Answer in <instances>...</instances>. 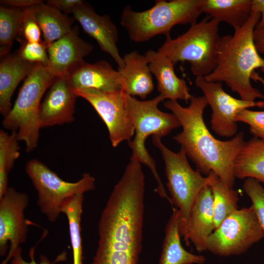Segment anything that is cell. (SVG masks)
Masks as SVG:
<instances>
[{
    "label": "cell",
    "instance_id": "6da1fadb",
    "mask_svg": "<svg viewBox=\"0 0 264 264\" xmlns=\"http://www.w3.org/2000/svg\"><path fill=\"white\" fill-rule=\"evenodd\" d=\"M188 107L181 106L177 101L168 100L164 107L179 120L182 131L173 137L180 145L197 170L208 176L214 172L220 179L231 187L235 183L234 166L236 157L245 141L243 132L231 139L222 141L211 133L203 119V112L208 105L205 97L191 96Z\"/></svg>",
    "mask_w": 264,
    "mask_h": 264
},
{
    "label": "cell",
    "instance_id": "7a4b0ae2",
    "mask_svg": "<svg viewBox=\"0 0 264 264\" xmlns=\"http://www.w3.org/2000/svg\"><path fill=\"white\" fill-rule=\"evenodd\" d=\"M261 19L260 13L251 12L246 22L235 30L232 35L220 37L217 49L216 66L204 77L208 82H223L242 100L255 101L264 99V95L251 84L255 69L264 73V59L256 49L253 32Z\"/></svg>",
    "mask_w": 264,
    "mask_h": 264
},
{
    "label": "cell",
    "instance_id": "3957f363",
    "mask_svg": "<svg viewBox=\"0 0 264 264\" xmlns=\"http://www.w3.org/2000/svg\"><path fill=\"white\" fill-rule=\"evenodd\" d=\"M164 99L160 94L146 101H139L126 94L128 114L135 131L133 139L128 141V145L132 151L130 160L138 162L150 169L157 183L155 192L172 205L171 198L157 171L155 161L145 146V141L149 136L161 138L172 130L181 127L176 115L163 112L158 108L159 103Z\"/></svg>",
    "mask_w": 264,
    "mask_h": 264
},
{
    "label": "cell",
    "instance_id": "277c9868",
    "mask_svg": "<svg viewBox=\"0 0 264 264\" xmlns=\"http://www.w3.org/2000/svg\"><path fill=\"white\" fill-rule=\"evenodd\" d=\"M202 2L203 0H157L153 7L141 12L127 5L120 23L135 43L147 42L158 35L166 37L176 25L196 23L202 13Z\"/></svg>",
    "mask_w": 264,
    "mask_h": 264
},
{
    "label": "cell",
    "instance_id": "5b68a950",
    "mask_svg": "<svg viewBox=\"0 0 264 264\" xmlns=\"http://www.w3.org/2000/svg\"><path fill=\"white\" fill-rule=\"evenodd\" d=\"M55 77L47 67L35 64L25 78L13 107L3 117L2 126L11 132H17L19 141L24 143L27 152L38 146L41 129V100Z\"/></svg>",
    "mask_w": 264,
    "mask_h": 264
},
{
    "label": "cell",
    "instance_id": "8992f818",
    "mask_svg": "<svg viewBox=\"0 0 264 264\" xmlns=\"http://www.w3.org/2000/svg\"><path fill=\"white\" fill-rule=\"evenodd\" d=\"M220 22L209 16L191 25L188 30L175 39L170 36L158 51L174 63L187 62L196 77H205L216 66Z\"/></svg>",
    "mask_w": 264,
    "mask_h": 264
},
{
    "label": "cell",
    "instance_id": "52a82bcc",
    "mask_svg": "<svg viewBox=\"0 0 264 264\" xmlns=\"http://www.w3.org/2000/svg\"><path fill=\"white\" fill-rule=\"evenodd\" d=\"M161 139L153 136V143L159 150L165 163L166 185L173 205H175L179 213V231L183 238L191 210L197 196L218 176L211 172L206 176H203L199 171H195L191 167L182 149L177 153L173 152L162 143Z\"/></svg>",
    "mask_w": 264,
    "mask_h": 264
},
{
    "label": "cell",
    "instance_id": "ba28073f",
    "mask_svg": "<svg viewBox=\"0 0 264 264\" xmlns=\"http://www.w3.org/2000/svg\"><path fill=\"white\" fill-rule=\"evenodd\" d=\"M25 170L37 192V205L51 222L58 219L61 206L66 199L95 187V179L88 173H84L77 181H66L37 159L29 160Z\"/></svg>",
    "mask_w": 264,
    "mask_h": 264
},
{
    "label": "cell",
    "instance_id": "9c48e42d",
    "mask_svg": "<svg viewBox=\"0 0 264 264\" xmlns=\"http://www.w3.org/2000/svg\"><path fill=\"white\" fill-rule=\"evenodd\" d=\"M264 238V231L252 206L227 217L207 239L206 251L227 257L245 252Z\"/></svg>",
    "mask_w": 264,
    "mask_h": 264
},
{
    "label": "cell",
    "instance_id": "30bf717a",
    "mask_svg": "<svg viewBox=\"0 0 264 264\" xmlns=\"http://www.w3.org/2000/svg\"><path fill=\"white\" fill-rule=\"evenodd\" d=\"M78 97L88 102L107 126L113 147L131 140L134 128L129 116L126 94L121 90L103 91L93 89H74Z\"/></svg>",
    "mask_w": 264,
    "mask_h": 264
},
{
    "label": "cell",
    "instance_id": "8fae6325",
    "mask_svg": "<svg viewBox=\"0 0 264 264\" xmlns=\"http://www.w3.org/2000/svg\"><path fill=\"white\" fill-rule=\"evenodd\" d=\"M195 85L203 92L212 110V130L224 137L234 136L238 131L236 116L249 108L264 107V101H248L232 97L225 92L221 82H208L204 77H196Z\"/></svg>",
    "mask_w": 264,
    "mask_h": 264
},
{
    "label": "cell",
    "instance_id": "7c38bea8",
    "mask_svg": "<svg viewBox=\"0 0 264 264\" xmlns=\"http://www.w3.org/2000/svg\"><path fill=\"white\" fill-rule=\"evenodd\" d=\"M28 195L8 187L0 198V254L8 253L1 264H7L20 245L26 241L28 225L24 210L29 204Z\"/></svg>",
    "mask_w": 264,
    "mask_h": 264
},
{
    "label": "cell",
    "instance_id": "4fadbf2b",
    "mask_svg": "<svg viewBox=\"0 0 264 264\" xmlns=\"http://www.w3.org/2000/svg\"><path fill=\"white\" fill-rule=\"evenodd\" d=\"M77 97L67 76L56 77L41 104V128L73 122Z\"/></svg>",
    "mask_w": 264,
    "mask_h": 264
},
{
    "label": "cell",
    "instance_id": "5bb4252c",
    "mask_svg": "<svg viewBox=\"0 0 264 264\" xmlns=\"http://www.w3.org/2000/svg\"><path fill=\"white\" fill-rule=\"evenodd\" d=\"M72 14L83 30L113 59L118 68H122L124 63L117 47L118 29L110 17L107 14L99 15L85 1L74 9Z\"/></svg>",
    "mask_w": 264,
    "mask_h": 264
},
{
    "label": "cell",
    "instance_id": "9a60e30c",
    "mask_svg": "<svg viewBox=\"0 0 264 264\" xmlns=\"http://www.w3.org/2000/svg\"><path fill=\"white\" fill-rule=\"evenodd\" d=\"M48 68L56 76H67L93 50V45L81 39L77 27L52 43L47 48Z\"/></svg>",
    "mask_w": 264,
    "mask_h": 264
},
{
    "label": "cell",
    "instance_id": "2e32d148",
    "mask_svg": "<svg viewBox=\"0 0 264 264\" xmlns=\"http://www.w3.org/2000/svg\"><path fill=\"white\" fill-rule=\"evenodd\" d=\"M215 229L213 196L210 185L204 187L197 196L191 210L186 234L185 244L192 243L197 251H206L207 239Z\"/></svg>",
    "mask_w": 264,
    "mask_h": 264
},
{
    "label": "cell",
    "instance_id": "e0dca14e",
    "mask_svg": "<svg viewBox=\"0 0 264 264\" xmlns=\"http://www.w3.org/2000/svg\"><path fill=\"white\" fill-rule=\"evenodd\" d=\"M151 73L157 81V89L165 99L188 103L192 95L183 79L179 78L174 70V64L165 54L159 51L149 50L145 54Z\"/></svg>",
    "mask_w": 264,
    "mask_h": 264
},
{
    "label": "cell",
    "instance_id": "ac0fdd59",
    "mask_svg": "<svg viewBox=\"0 0 264 264\" xmlns=\"http://www.w3.org/2000/svg\"><path fill=\"white\" fill-rule=\"evenodd\" d=\"M67 77L74 89H93L108 92L121 90L119 72L105 60L93 64L84 61Z\"/></svg>",
    "mask_w": 264,
    "mask_h": 264
},
{
    "label": "cell",
    "instance_id": "d6986e66",
    "mask_svg": "<svg viewBox=\"0 0 264 264\" xmlns=\"http://www.w3.org/2000/svg\"><path fill=\"white\" fill-rule=\"evenodd\" d=\"M122 58L124 66L118 70L121 90L128 95L145 99L154 89L152 74L145 55L134 50Z\"/></svg>",
    "mask_w": 264,
    "mask_h": 264
},
{
    "label": "cell",
    "instance_id": "ffe728a7",
    "mask_svg": "<svg viewBox=\"0 0 264 264\" xmlns=\"http://www.w3.org/2000/svg\"><path fill=\"white\" fill-rule=\"evenodd\" d=\"M35 64L25 61L17 52L1 57L0 112L3 117L12 108L11 98L17 86L29 75Z\"/></svg>",
    "mask_w": 264,
    "mask_h": 264
},
{
    "label": "cell",
    "instance_id": "44dd1931",
    "mask_svg": "<svg viewBox=\"0 0 264 264\" xmlns=\"http://www.w3.org/2000/svg\"><path fill=\"white\" fill-rule=\"evenodd\" d=\"M167 223L159 264H203L202 255H195L185 250L181 245L179 231V213L176 207Z\"/></svg>",
    "mask_w": 264,
    "mask_h": 264
},
{
    "label": "cell",
    "instance_id": "7402d4cb",
    "mask_svg": "<svg viewBox=\"0 0 264 264\" xmlns=\"http://www.w3.org/2000/svg\"><path fill=\"white\" fill-rule=\"evenodd\" d=\"M27 9L40 26L47 48L72 29L71 19L46 3L44 2Z\"/></svg>",
    "mask_w": 264,
    "mask_h": 264
},
{
    "label": "cell",
    "instance_id": "603a6c76",
    "mask_svg": "<svg viewBox=\"0 0 264 264\" xmlns=\"http://www.w3.org/2000/svg\"><path fill=\"white\" fill-rule=\"evenodd\" d=\"M235 178H252L264 185V142L254 137L245 141L235 160Z\"/></svg>",
    "mask_w": 264,
    "mask_h": 264
},
{
    "label": "cell",
    "instance_id": "cb8c5ba5",
    "mask_svg": "<svg viewBox=\"0 0 264 264\" xmlns=\"http://www.w3.org/2000/svg\"><path fill=\"white\" fill-rule=\"evenodd\" d=\"M252 0H203L202 10L220 23L224 22L234 30L242 27L251 13Z\"/></svg>",
    "mask_w": 264,
    "mask_h": 264
},
{
    "label": "cell",
    "instance_id": "d4e9b609",
    "mask_svg": "<svg viewBox=\"0 0 264 264\" xmlns=\"http://www.w3.org/2000/svg\"><path fill=\"white\" fill-rule=\"evenodd\" d=\"M84 199V194H77L66 199L61 208V213L66 216L68 220L73 264H82L81 224Z\"/></svg>",
    "mask_w": 264,
    "mask_h": 264
},
{
    "label": "cell",
    "instance_id": "484cf974",
    "mask_svg": "<svg viewBox=\"0 0 264 264\" xmlns=\"http://www.w3.org/2000/svg\"><path fill=\"white\" fill-rule=\"evenodd\" d=\"M213 196L215 230L227 217L238 208V192L221 181L217 176L210 185Z\"/></svg>",
    "mask_w": 264,
    "mask_h": 264
},
{
    "label": "cell",
    "instance_id": "4316f807",
    "mask_svg": "<svg viewBox=\"0 0 264 264\" xmlns=\"http://www.w3.org/2000/svg\"><path fill=\"white\" fill-rule=\"evenodd\" d=\"M25 16L24 10L0 6V54H8L15 39L21 32Z\"/></svg>",
    "mask_w": 264,
    "mask_h": 264
},
{
    "label": "cell",
    "instance_id": "83f0119b",
    "mask_svg": "<svg viewBox=\"0 0 264 264\" xmlns=\"http://www.w3.org/2000/svg\"><path fill=\"white\" fill-rule=\"evenodd\" d=\"M17 132L0 131V198L7 188L8 176L20 155Z\"/></svg>",
    "mask_w": 264,
    "mask_h": 264
},
{
    "label": "cell",
    "instance_id": "f1b7e54d",
    "mask_svg": "<svg viewBox=\"0 0 264 264\" xmlns=\"http://www.w3.org/2000/svg\"><path fill=\"white\" fill-rule=\"evenodd\" d=\"M242 187L252 202V206L264 231V187L252 178H246Z\"/></svg>",
    "mask_w": 264,
    "mask_h": 264
},
{
    "label": "cell",
    "instance_id": "f546056e",
    "mask_svg": "<svg viewBox=\"0 0 264 264\" xmlns=\"http://www.w3.org/2000/svg\"><path fill=\"white\" fill-rule=\"evenodd\" d=\"M17 53L27 62L48 66L47 50L43 41L40 43L22 42L21 47Z\"/></svg>",
    "mask_w": 264,
    "mask_h": 264
},
{
    "label": "cell",
    "instance_id": "4dcf8cb0",
    "mask_svg": "<svg viewBox=\"0 0 264 264\" xmlns=\"http://www.w3.org/2000/svg\"><path fill=\"white\" fill-rule=\"evenodd\" d=\"M236 120L248 125L250 132L264 142V111L245 109L237 115Z\"/></svg>",
    "mask_w": 264,
    "mask_h": 264
},
{
    "label": "cell",
    "instance_id": "1f68e13d",
    "mask_svg": "<svg viewBox=\"0 0 264 264\" xmlns=\"http://www.w3.org/2000/svg\"><path fill=\"white\" fill-rule=\"evenodd\" d=\"M24 10L25 16L19 36H22L24 39L23 42L28 43L41 42L42 31L40 26L28 10Z\"/></svg>",
    "mask_w": 264,
    "mask_h": 264
},
{
    "label": "cell",
    "instance_id": "d6a6232c",
    "mask_svg": "<svg viewBox=\"0 0 264 264\" xmlns=\"http://www.w3.org/2000/svg\"><path fill=\"white\" fill-rule=\"evenodd\" d=\"M35 248L33 247L29 252V257L30 261L28 262L25 261L22 256V249L19 247L14 252L11 259L10 261V264H54L57 262L60 261L59 259L63 258L66 255L65 254H61L59 257L56 258L54 263H51L48 258L44 255L40 256V261L38 263L35 260Z\"/></svg>",
    "mask_w": 264,
    "mask_h": 264
},
{
    "label": "cell",
    "instance_id": "836d02e7",
    "mask_svg": "<svg viewBox=\"0 0 264 264\" xmlns=\"http://www.w3.org/2000/svg\"><path fill=\"white\" fill-rule=\"evenodd\" d=\"M84 2L82 0H48L46 4L62 13H72L74 9Z\"/></svg>",
    "mask_w": 264,
    "mask_h": 264
},
{
    "label": "cell",
    "instance_id": "e575fe53",
    "mask_svg": "<svg viewBox=\"0 0 264 264\" xmlns=\"http://www.w3.org/2000/svg\"><path fill=\"white\" fill-rule=\"evenodd\" d=\"M3 6L25 10L44 3L41 0H0Z\"/></svg>",
    "mask_w": 264,
    "mask_h": 264
},
{
    "label": "cell",
    "instance_id": "d590c367",
    "mask_svg": "<svg viewBox=\"0 0 264 264\" xmlns=\"http://www.w3.org/2000/svg\"><path fill=\"white\" fill-rule=\"evenodd\" d=\"M251 11L260 14L261 19L255 28H264V0H252Z\"/></svg>",
    "mask_w": 264,
    "mask_h": 264
},
{
    "label": "cell",
    "instance_id": "8d00e7d4",
    "mask_svg": "<svg viewBox=\"0 0 264 264\" xmlns=\"http://www.w3.org/2000/svg\"><path fill=\"white\" fill-rule=\"evenodd\" d=\"M253 41L258 52L264 54V28L255 29L253 32Z\"/></svg>",
    "mask_w": 264,
    "mask_h": 264
},
{
    "label": "cell",
    "instance_id": "74e56055",
    "mask_svg": "<svg viewBox=\"0 0 264 264\" xmlns=\"http://www.w3.org/2000/svg\"><path fill=\"white\" fill-rule=\"evenodd\" d=\"M251 79L255 81H259L264 87V79L261 77L259 74L255 71L253 72L251 74Z\"/></svg>",
    "mask_w": 264,
    "mask_h": 264
}]
</instances>
